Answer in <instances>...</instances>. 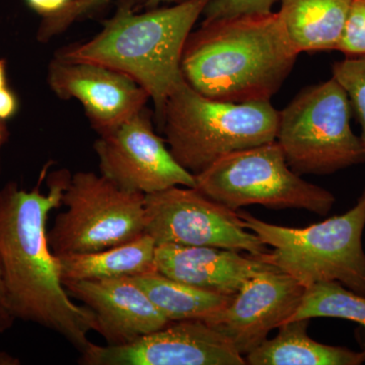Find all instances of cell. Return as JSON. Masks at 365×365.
Listing matches in <instances>:
<instances>
[{
	"label": "cell",
	"mask_w": 365,
	"mask_h": 365,
	"mask_svg": "<svg viewBox=\"0 0 365 365\" xmlns=\"http://www.w3.org/2000/svg\"><path fill=\"white\" fill-rule=\"evenodd\" d=\"M83 365H245L246 359L213 327L199 319L168 325L123 346L96 345L81 353Z\"/></svg>",
	"instance_id": "8fae6325"
},
{
	"label": "cell",
	"mask_w": 365,
	"mask_h": 365,
	"mask_svg": "<svg viewBox=\"0 0 365 365\" xmlns=\"http://www.w3.org/2000/svg\"><path fill=\"white\" fill-rule=\"evenodd\" d=\"M71 0H26V4L43 18L59 13Z\"/></svg>",
	"instance_id": "484cf974"
},
{
	"label": "cell",
	"mask_w": 365,
	"mask_h": 365,
	"mask_svg": "<svg viewBox=\"0 0 365 365\" xmlns=\"http://www.w3.org/2000/svg\"><path fill=\"white\" fill-rule=\"evenodd\" d=\"M95 151L100 174L127 191L148 195L170 187H196L195 176L173 157L145 109L100 135Z\"/></svg>",
	"instance_id": "30bf717a"
},
{
	"label": "cell",
	"mask_w": 365,
	"mask_h": 365,
	"mask_svg": "<svg viewBox=\"0 0 365 365\" xmlns=\"http://www.w3.org/2000/svg\"><path fill=\"white\" fill-rule=\"evenodd\" d=\"M210 1L185 0L143 14L125 4L95 37L57 57L98 64L133 79L150 95L160 121L168 98L184 79L185 44Z\"/></svg>",
	"instance_id": "3957f363"
},
{
	"label": "cell",
	"mask_w": 365,
	"mask_h": 365,
	"mask_svg": "<svg viewBox=\"0 0 365 365\" xmlns=\"http://www.w3.org/2000/svg\"><path fill=\"white\" fill-rule=\"evenodd\" d=\"M6 86H7L6 61L4 59H0V90Z\"/></svg>",
	"instance_id": "f546056e"
},
{
	"label": "cell",
	"mask_w": 365,
	"mask_h": 365,
	"mask_svg": "<svg viewBox=\"0 0 365 365\" xmlns=\"http://www.w3.org/2000/svg\"><path fill=\"white\" fill-rule=\"evenodd\" d=\"M332 72L349 98L352 111L361 126L360 138L365 148V56L345 57L334 63Z\"/></svg>",
	"instance_id": "44dd1931"
},
{
	"label": "cell",
	"mask_w": 365,
	"mask_h": 365,
	"mask_svg": "<svg viewBox=\"0 0 365 365\" xmlns=\"http://www.w3.org/2000/svg\"><path fill=\"white\" fill-rule=\"evenodd\" d=\"M16 319L13 313H11L9 300H7L4 273H2L1 264H0V335L6 332L13 327Z\"/></svg>",
	"instance_id": "d4e9b609"
},
{
	"label": "cell",
	"mask_w": 365,
	"mask_h": 365,
	"mask_svg": "<svg viewBox=\"0 0 365 365\" xmlns=\"http://www.w3.org/2000/svg\"><path fill=\"white\" fill-rule=\"evenodd\" d=\"M322 317L347 319L365 329V295L336 281L317 283L306 288L302 304L287 322Z\"/></svg>",
	"instance_id": "ffe728a7"
},
{
	"label": "cell",
	"mask_w": 365,
	"mask_h": 365,
	"mask_svg": "<svg viewBox=\"0 0 365 365\" xmlns=\"http://www.w3.org/2000/svg\"><path fill=\"white\" fill-rule=\"evenodd\" d=\"M155 244L216 247L260 256L269 250L239 213L196 188L175 186L145 195V228Z\"/></svg>",
	"instance_id": "9c48e42d"
},
{
	"label": "cell",
	"mask_w": 365,
	"mask_h": 365,
	"mask_svg": "<svg viewBox=\"0 0 365 365\" xmlns=\"http://www.w3.org/2000/svg\"><path fill=\"white\" fill-rule=\"evenodd\" d=\"M131 278L170 321L206 322L227 307L234 297L192 287L167 277L157 270Z\"/></svg>",
	"instance_id": "d6986e66"
},
{
	"label": "cell",
	"mask_w": 365,
	"mask_h": 365,
	"mask_svg": "<svg viewBox=\"0 0 365 365\" xmlns=\"http://www.w3.org/2000/svg\"><path fill=\"white\" fill-rule=\"evenodd\" d=\"M245 227L258 235L266 253L255 256L299 281L304 288L336 281L365 295V189L344 215L304 228L281 227L241 211Z\"/></svg>",
	"instance_id": "5b68a950"
},
{
	"label": "cell",
	"mask_w": 365,
	"mask_h": 365,
	"mask_svg": "<svg viewBox=\"0 0 365 365\" xmlns=\"http://www.w3.org/2000/svg\"><path fill=\"white\" fill-rule=\"evenodd\" d=\"M48 83L64 100L76 98L98 135L113 130L145 109L150 95L133 79L107 67L55 58Z\"/></svg>",
	"instance_id": "4fadbf2b"
},
{
	"label": "cell",
	"mask_w": 365,
	"mask_h": 365,
	"mask_svg": "<svg viewBox=\"0 0 365 365\" xmlns=\"http://www.w3.org/2000/svg\"><path fill=\"white\" fill-rule=\"evenodd\" d=\"M157 244L150 235H139L125 244L90 253L57 256L62 282L133 277L155 271Z\"/></svg>",
	"instance_id": "ac0fdd59"
},
{
	"label": "cell",
	"mask_w": 365,
	"mask_h": 365,
	"mask_svg": "<svg viewBox=\"0 0 365 365\" xmlns=\"http://www.w3.org/2000/svg\"><path fill=\"white\" fill-rule=\"evenodd\" d=\"M337 51L345 57L365 56V0H352Z\"/></svg>",
	"instance_id": "603a6c76"
},
{
	"label": "cell",
	"mask_w": 365,
	"mask_h": 365,
	"mask_svg": "<svg viewBox=\"0 0 365 365\" xmlns=\"http://www.w3.org/2000/svg\"><path fill=\"white\" fill-rule=\"evenodd\" d=\"M299 53L279 13L204 21L192 31L181 60L188 85L212 100L267 102L294 69Z\"/></svg>",
	"instance_id": "7a4b0ae2"
},
{
	"label": "cell",
	"mask_w": 365,
	"mask_h": 365,
	"mask_svg": "<svg viewBox=\"0 0 365 365\" xmlns=\"http://www.w3.org/2000/svg\"><path fill=\"white\" fill-rule=\"evenodd\" d=\"M66 292L95 316L96 331L106 345L123 346L170 323L131 277L63 281Z\"/></svg>",
	"instance_id": "5bb4252c"
},
{
	"label": "cell",
	"mask_w": 365,
	"mask_h": 365,
	"mask_svg": "<svg viewBox=\"0 0 365 365\" xmlns=\"http://www.w3.org/2000/svg\"><path fill=\"white\" fill-rule=\"evenodd\" d=\"M352 108L335 78L309 86L279 111L276 141L297 174L331 175L365 163L351 128Z\"/></svg>",
	"instance_id": "8992f818"
},
{
	"label": "cell",
	"mask_w": 365,
	"mask_h": 365,
	"mask_svg": "<svg viewBox=\"0 0 365 365\" xmlns=\"http://www.w3.org/2000/svg\"><path fill=\"white\" fill-rule=\"evenodd\" d=\"M306 288L279 270L252 278L230 304L205 323L222 333L240 354L248 355L287 323L302 304Z\"/></svg>",
	"instance_id": "7c38bea8"
},
{
	"label": "cell",
	"mask_w": 365,
	"mask_h": 365,
	"mask_svg": "<svg viewBox=\"0 0 365 365\" xmlns=\"http://www.w3.org/2000/svg\"><path fill=\"white\" fill-rule=\"evenodd\" d=\"M155 265L167 277L227 297H234L259 274L277 270L235 250L170 244L158 245Z\"/></svg>",
	"instance_id": "9a60e30c"
},
{
	"label": "cell",
	"mask_w": 365,
	"mask_h": 365,
	"mask_svg": "<svg viewBox=\"0 0 365 365\" xmlns=\"http://www.w3.org/2000/svg\"><path fill=\"white\" fill-rule=\"evenodd\" d=\"M278 0H211L204 11V21L220 20L246 14H265L272 11Z\"/></svg>",
	"instance_id": "cb8c5ba5"
},
{
	"label": "cell",
	"mask_w": 365,
	"mask_h": 365,
	"mask_svg": "<svg viewBox=\"0 0 365 365\" xmlns=\"http://www.w3.org/2000/svg\"><path fill=\"white\" fill-rule=\"evenodd\" d=\"M18 110V98L7 86L0 90V120L11 119Z\"/></svg>",
	"instance_id": "4316f807"
},
{
	"label": "cell",
	"mask_w": 365,
	"mask_h": 365,
	"mask_svg": "<svg viewBox=\"0 0 365 365\" xmlns=\"http://www.w3.org/2000/svg\"><path fill=\"white\" fill-rule=\"evenodd\" d=\"M21 361L18 357L6 351H0V365H20Z\"/></svg>",
	"instance_id": "83f0119b"
},
{
	"label": "cell",
	"mask_w": 365,
	"mask_h": 365,
	"mask_svg": "<svg viewBox=\"0 0 365 365\" xmlns=\"http://www.w3.org/2000/svg\"><path fill=\"white\" fill-rule=\"evenodd\" d=\"M71 177L66 170L52 174L47 194L40 184L31 191L14 182L0 189V264L14 318L59 334L83 353L96 331L95 316L72 302L46 230Z\"/></svg>",
	"instance_id": "6da1fadb"
},
{
	"label": "cell",
	"mask_w": 365,
	"mask_h": 365,
	"mask_svg": "<svg viewBox=\"0 0 365 365\" xmlns=\"http://www.w3.org/2000/svg\"><path fill=\"white\" fill-rule=\"evenodd\" d=\"M111 0H71L59 13L44 18L38 31V39L46 42L54 36L66 31L74 21L81 20L93 11L105 6ZM153 1L174 2L180 4L185 0H153Z\"/></svg>",
	"instance_id": "7402d4cb"
},
{
	"label": "cell",
	"mask_w": 365,
	"mask_h": 365,
	"mask_svg": "<svg viewBox=\"0 0 365 365\" xmlns=\"http://www.w3.org/2000/svg\"><path fill=\"white\" fill-rule=\"evenodd\" d=\"M62 204L66 210L47 232L55 256L101 251L144 234L145 195L120 188L103 175H72Z\"/></svg>",
	"instance_id": "ba28073f"
},
{
	"label": "cell",
	"mask_w": 365,
	"mask_h": 365,
	"mask_svg": "<svg viewBox=\"0 0 365 365\" xmlns=\"http://www.w3.org/2000/svg\"><path fill=\"white\" fill-rule=\"evenodd\" d=\"M278 11L297 52L337 51L352 0H280Z\"/></svg>",
	"instance_id": "2e32d148"
},
{
	"label": "cell",
	"mask_w": 365,
	"mask_h": 365,
	"mask_svg": "<svg viewBox=\"0 0 365 365\" xmlns=\"http://www.w3.org/2000/svg\"><path fill=\"white\" fill-rule=\"evenodd\" d=\"M309 319H295L278 327L273 339L264 341L246 355L251 365H361L365 349L354 351L340 346L322 344L307 335Z\"/></svg>",
	"instance_id": "e0dca14e"
},
{
	"label": "cell",
	"mask_w": 365,
	"mask_h": 365,
	"mask_svg": "<svg viewBox=\"0 0 365 365\" xmlns=\"http://www.w3.org/2000/svg\"><path fill=\"white\" fill-rule=\"evenodd\" d=\"M195 180L201 193L232 210L259 204L327 215L336 202L330 191L307 182L288 165L276 140L225 155Z\"/></svg>",
	"instance_id": "52a82bcc"
},
{
	"label": "cell",
	"mask_w": 365,
	"mask_h": 365,
	"mask_svg": "<svg viewBox=\"0 0 365 365\" xmlns=\"http://www.w3.org/2000/svg\"><path fill=\"white\" fill-rule=\"evenodd\" d=\"M160 122L173 157L196 176L225 155L276 140L279 111L270 101L212 100L184 78L168 98Z\"/></svg>",
	"instance_id": "277c9868"
},
{
	"label": "cell",
	"mask_w": 365,
	"mask_h": 365,
	"mask_svg": "<svg viewBox=\"0 0 365 365\" xmlns=\"http://www.w3.org/2000/svg\"><path fill=\"white\" fill-rule=\"evenodd\" d=\"M9 136V128H7L6 122L0 120V148L6 143Z\"/></svg>",
	"instance_id": "f1b7e54d"
}]
</instances>
